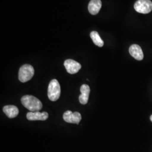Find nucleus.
I'll return each mask as SVG.
<instances>
[{
  "instance_id": "3",
  "label": "nucleus",
  "mask_w": 152,
  "mask_h": 152,
  "mask_svg": "<svg viewBox=\"0 0 152 152\" xmlns=\"http://www.w3.org/2000/svg\"><path fill=\"white\" fill-rule=\"evenodd\" d=\"M34 74V70L32 66L25 64L20 67L19 71V80L23 83L26 82L32 79Z\"/></svg>"
},
{
  "instance_id": "6",
  "label": "nucleus",
  "mask_w": 152,
  "mask_h": 152,
  "mask_svg": "<svg viewBox=\"0 0 152 152\" xmlns=\"http://www.w3.org/2000/svg\"><path fill=\"white\" fill-rule=\"evenodd\" d=\"M64 65L68 73L72 75L77 73L81 68V65L79 63L72 59L65 60Z\"/></svg>"
},
{
  "instance_id": "12",
  "label": "nucleus",
  "mask_w": 152,
  "mask_h": 152,
  "mask_svg": "<svg viewBox=\"0 0 152 152\" xmlns=\"http://www.w3.org/2000/svg\"><path fill=\"white\" fill-rule=\"evenodd\" d=\"M90 37L92 39L93 42L99 47H103L104 45L103 41L100 38L99 33L96 31H92L90 33Z\"/></svg>"
},
{
  "instance_id": "2",
  "label": "nucleus",
  "mask_w": 152,
  "mask_h": 152,
  "mask_svg": "<svg viewBox=\"0 0 152 152\" xmlns=\"http://www.w3.org/2000/svg\"><path fill=\"white\" fill-rule=\"evenodd\" d=\"M61 89L59 82L54 79L50 82L48 87V97L49 99L55 102L60 98Z\"/></svg>"
},
{
  "instance_id": "13",
  "label": "nucleus",
  "mask_w": 152,
  "mask_h": 152,
  "mask_svg": "<svg viewBox=\"0 0 152 152\" xmlns=\"http://www.w3.org/2000/svg\"><path fill=\"white\" fill-rule=\"evenodd\" d=\"M150 119H151V121H152V115H151V117H150Z\"/></svg>"
},
{
  "instance_id": "4",
  "label": "nucleus",
  "mask_w": 152,
  "mask_h": 152,
  "mask_svg": "<svg viewBox=\"0 0 152 152\" xmlns=\"http://www.w3.org/2000/svg\"><path fill=\"white\" fill-rule=\"evenodd\" d=\"M134 9L139 13L148 14L152 10V2L151 0H138L134 5Z\"/></svg>"
},
{
  "instance_id": "9",
  "label": "nucleus",
  "mask_w": 152,
  "mask_h": 152,
  "mask_svg": "<svg viewBox=\"0 0 152 152\" xmlns=\"http://www.w3.org/2000/svg\"><path fill=\"white\" fill-rule=\"evenodd\" d=\"M81 95L79 96V101L82 104H86L88 100L89 95L90 92V88L88 85L84 84L82 85L80 88Z\"/></svg>"
},
{
  "instance_id": "11",
  "label": "nucleus",
  "mask_w": 152,
  "mask_h": 152,
  "mask_svg": "<svg viewBox=\"0 0 152 152\" xmlns=\"http://www.w3.org/2000/svg\"><path fill=\"white\" fill-rule=\"evenodd\" d=\"M3 111L9 118H15L19 114V109L15 105H6Z\"/></svg>"
},
{
  "instance_id": "8",
  "label": "nucleus",
  "mask_w": 152,
  "mask_h": 152,
  "mask_svg": "<svg viewBox=\"0 0 152 152\" xmlns=\"http://www.w3.org/2000/svg\"><path fill=\"white\" fill-rule=\"evenodd\" d=\"M131 55L137 60H142L144 58V54L141 47L136 44L132 45L129 48Z\"/></svg>"
},
{
  "instance_id": "7",
  "label": "nucleus",
  "mask_w": 152,
  "mask_h": 152,
  "mask_svg": "<svg viewBox=\"0 0 152 152\" xmlns=\"http://www.w3.org/2000/svg\"><path fill=\"white\" fill-rule=\"evenodd\" d=\"M49 117V114L44 112L42 113L38 112H30L27 114V118L29 121H45Z\"/></svg>"
},
{
  "instance_id": "10",
  "label": "nucleus",
  "mask_w": 152,
  "mask_h": 152,
  "mask_svg": "<svg viewBox=\"0 0 152 152\" xmlns=\"http://www.w3.org/2000/svg\"><path fill=\"white\" fill-rule=\"evenodd\" d=\"M102 6L101 0H91L88 6V9L92 15H96L99 13Z\"/></svg>"
},
{
  "instance_id": "5",
  "label": "nucleus",
  "mask_w": 152,
  "mask_h": 152,
  "mask_svg": "<svg viewBox=\"0 0 152 152\" xmlns=\"http://www.w3.org/2000/svg\"><path fill=\"white\" fill-rule=\"evenodd\" d=\"M63 119L67 123L78 125L82 119L81 115L77 112L73 113L71 110H67L63 114Z\"/></svg>"
},
{
  "instance_id": "1",
  "label": "nucleus",
  "mask_w": 152,
  "mask_h": 152,
  "mask_svg": "<svg viewBox=\"0 0 152 152\" xmlns=\"http://www.w3.org/2000/svg\"><path fill=\"white\" fill-rule=\"evenodd\" d=\"M23 106L31 112H38L42 108L41 102L32 95H25L21 99Z\"/></svg>"
}]
</instances>
